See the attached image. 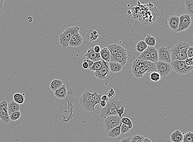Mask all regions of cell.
Returning a JSON list of instances; mask_svg holds the SVG:
<instances>
[{
	"mask_svg": "<svg viewBox=\"0 0 193 142\" xmlns=\"http://www.w3.org/2000/svg\"><path fill=\"white\" fill-rule=\"evenodd\" d=\"M126 105L125 102L121 100L112 98L108 100L107 105L101 110L100 117L102 119L113 115H118V110L124 106Z\"/></svg>",
	"mask_w": 193,
	"mask_h": 142,
	"instance_id": "obj_1",
	"label": "cell"
},
{
	"mask_svg": "<svg viewBox=\"0 0 193 142\" xmlns=\"http://www.w3.org/2000/svg\"><path fill=\"white\" fill-rule=\"evenodd\" d=\"M189 47V44L185 42H181L175 44L170 50L171 62L176 60L185 61L188 58L187 51Z\"/></svg>",
	"mask_w": 193,
	"mask_h": 142,
	"instance_id": "obj_2",
	"label": "cell"
},
{
	"mask_svg": "<svg viewBox=\"0 0 193 142\" xmlns=\"http://www.w3.org/2000/svg\"><path fill=\"white\" fill-rule=\"evenodd\" d=\"M79 103L85 111L88 112L95 111V106L93 100V93L90 91H85L79 98Z\"/></svg>",
	"mask_w": 193,
	"mask_h": 142,
	"instance_id": "obj_3",
	"label": "cell"
},
{
	"mask_svg": "<svg viewBox=\"0 0 193 142\" xmlns=\"http://www.w3.org/2000/svg\"><path fill=\"white\" fill-rule=\"evenodd\" d=\"M80 28L76 26L66 28L59 36V43L62 47L65 49L69 46V42L73 35Z\"/></svg>",
	"mask_w": 193,
	"mask_h": 142,
	"instance_id": "obj_4",
	"label": "cell"
},
{
	"mask_svg": "<svg viewBox=\"0 0 193 142\" xmlns=\"http://www.w3.org/2000/svg\"><path fill=\"white\" fill-rule=\"evenodd\" d=\"M170 64L173 70L180 74H188L193 69V66L187 65L184 61L176 60L171 62Z\"/></svg>",
	"mask_w": 193,
	"mask_h": 142,
	"instance_id": "obj_5",
	"label": "cell"
},
{
	"mask_svg": "<svg viewBox=\"0 0 193 142\" xmlns=\"http://www.w3.org/2000/svg\"><path fill=\"white\" fill-rule=\"evenodd\" d=\"M139 66L141 78L146 73L157 71L156 63L150 61H141L138 58L136 60Z\"/></svg>",
	"mask_w": 193,
	"mask_h": 142,
	"instance_id": "obj_6",
	"label": "cell"
},
{
	"mask_svg": "<svg viewBox=\"0 0 193 142\" xmlns=\"http://www.w3.org/2000/svg\"><path fill=\"white\" fill-rule=\"evenodd\" d=\"M121 119L118 115H113L107 117L104 123V127L106 132L108 133L112 129L120 125Z\"/></svg>",
	"mask_w": 193,
	"mask_h": 142,
	"instance_id": "obj_7",
	"label": "cell"
},
{
	"mask_svg": "<svg viewBox=\"0 0 193 142\" xmlns=\"http://www.w3.org/2000/svg\"><path fill=\"white\" fill-rule=\"evenodd\" d=\"M156 64L157 72L160 75L161 78L167 77L172 71L173 68L170 63L158 61Z\"/></svg>",
	"mask_w": 193,
	"mask_h": 142,
	"instance_id": "obj_8",
	"label": "cell"
},
{
	"mask_svg": "<svg viewBox=\"0 0 193 142\" xmlns=\"http://www.w3.org/2000/svg\"><path fill=\"white\" fill-rule=\"evenodd\" d=\"M191 17L187 14H182L180 16L179 24L176 32L181 33L188 30L191 26Z\"/></svg>",
	"mask_w": 193,
	"mask_h": 142,
	"instance_id": "obj_9",
	"label": "cell"
},
{
	"mask_svg": "<svg viewBox=\"0 0 193 142\" xmlns=\"http://www.w3.org/2000/svg\"><path fill=\"white\" fill-rule=\"evenodd\" d=\"M157 51L159 61L167 62L170 64L171 63V52L169 47L162 46L158 48Z\"/></svg>",
	"mask_w": 193,
	"mask_h": 142,
	"instance_id": "obj_10",
	"label": "cell"
},
{
	"mask_svg": "<svg viewBox=\"0 0 193 142\" xmlns=\"http://www.w3.org/2000/svg\"><path fill=\"white\" fill-rule=\"evenodd\" d=\"M110 72L109 63L102 60V68L98 71H95L94 75L96 78L101 80H103L109 77Z\"/></svg>",
	"mask_w": 193,
	"mask_h": 142,
	"instance_id": "obj_11",
	"label": "cell"
},
{
	"mask_svg": "<svg viewBox=\"0 0 193 142\" xmlns=\"http://www.w3.org/2000/svg\"><path fill=\"white\" fill-rule=\"evenodd\" d=\"M8 103L6 101L3 100L0 102V119L3 123H10V116L8 113Z\"/></svg>",
	"mask_w": 193,
	"mask_h": 142,
	"instance_id": "obj_12",
	"label": "cell"
},
{
	"mask_svg": "<svg viewBox=\"0 0 193 142\" xmlns=\"http://www.w3.org/2000/svg\"><path fill=\"white\" fill-rule=\"evenodd\" d=\"M128 58L126 50L123 47L114 58L111 59L110 61L118 62L124 66L127 63Z\"/></svg>",
	"mask_w": 193,
	"mask_h": 142,
	"instance_id": "obj_13",
	"label": "cell"
},
{
	"mask_svg": "<svg viewBox=\"0 0 193 142\" xmlns=\"http://www.w3.org/2000/svg\"><path fill=\"white\" fill-rule=\"evenodd\" d=\"M78 30L73 35L69 43V46L73 47H77L82 45L83 43V38L82 35Z\"/></svg>",
	"mask_w": 193,
	"mask_h": 142,
	"instance_id": "obj_14",
	"label": "cell"
},
{
	"mask_svg": "<svg viewBox=\"0 0 193 142\" xmlns=\"http://www.w3.org/2000/svg\"><path fill=\"white\" fill-rule=\"evenodd\" d=\"M86 59L90 60L94 62L102 60L100 53H96L94 51V48H89L84 56Z\"/></svg>",
	"mask_w": 193,
	"mask_h": 142,
	"instance_id": "obj_15",
	"label": "cell"
},
{
	"mask_svg": "<svg viewBox=\"0 0 193 142\" xmlns=\"http://www.w3.org/2000/svg\"><path fill=\"white\" fill-rule=\"evenodd\" d=\"M180 17L175 15H172L168 19V24L169 28L172 31H177L179 24Z\"/></svg>",
	"mask_w": 193,
	"mask_h": 142,
	"instance_id": "obj_16",
	"label": "cell"
},
{
	"mask_svg": "<svg viewBox=\"0 0 193 142\" xmlns=\"http://www.w3.org/2000/svg\"><path fill=\"white\" fill-rule=\"evenodd\" d=\"M123 47L122 46L115 44H110L108 46L107 48L110 52L111 59L114 58Z\"/></svg>",
	"mask_w": 193,
	"mask_h": 142,
	"instance_id": "obj_17",
	"label": "cell"
},
{
	"mask_svg": "<svg viewBox=\"0 0 193 142\" xmlns=\"http://www.w3.org/2000/svg\"><path fill=\"white\" fill-rule=\"evenodd\" d=\"M54 94L55 97L59 99H63L66 97L67 90L65 85H63L59 88L54 91Z\"/></svg>",
	"mask_w": 193,
	"mask_h": 142,
	"instance_id": "obj_18",
	"label": "cell"
},
{
	"mask_svg": "<svg viewBox=\"0 0 193 142\" xmlns=\"http://www.w3.org/2000/svg\"><path fill=\"white\" fill-rule=\"evenodd\" d=\"M184 136L183 133L180 130H175L170 134V140L172 142H182Z\"/></svg>",
	"mask_w": 193,
	"mask_h": 142,
	"instance_id": "obj_19",
	"label": "cell"
},
{
	"mask_svg": "<svg viewBox=\"0 0 193 142\" xmlns=\"http://www.w3.org/2000/svg\"><path fill=\"white\" fill-rule=\"evenodd\" d=\"M109 68L111 72L113 73L119 72L122 70L123 66L118 62H109Z\"/></svg>",
	"mask_w": 193,
	"mask_h": 142,
	"instance_id": "obj_20",
	"label": "cell"
},
{
	"mask_svg": "<svg viewBox=\"0 0 193 142\" xmlns=\"http://www.w3.org/2000/svg\"><path fill=\"white\" fill-rule=\"evenodd\" d=\"M8 107L9 116H10L13 113L19 111L20 109V104L14 101H12L8 103Z\"/></svg>",
	"mask_w": 193,
	"mask_h": 142,
	"instance_id": "obj_21",
	"label": "cell"
},
{
	"mask_svg": "<svg viewBox=\"0 0 193 142\" xmlns=\"http://www.w3.org/2000/svg\"><path fill=\"white\" fill-rule=\"evenodd\" d=\"M122 123L118 126L111 130L108 133V137L111 138H116L121 135V127Z\"/></svg>",
	"mask_w": 193,
	"mask_h": 142,
	"instance_id": "obj_22",
	"label": "cell"
},
{
	"mask_svg": "<svg viewBox=\"0 0 193 142\" xmlns=\"http://www.w3.org/2000/svg\"><path fill=\"white\" fill-rule=\"evenodd\" d=\"M187 14L193 18V0H184Z\"/></svg>",
	"mask_w": 193,
	"mask_h": 142,
	"instance_id": "obj_23",
	"label": "cell"
},
{
	"mask_svg": "<svg viewBox=\"0 0 193 142\" xmlns=\"http://www.w3.org/2000/svg\"><path fill=\"white\" fill-rule=\"evenodd\" d=\"M147 50L150 53L154 63H156L159 61L158 53L155 47H149L147 48Z\"/></svg>",
	"mask_w": 193,
	"mask_h": 142,
	"instance_id": "obj_24",
	"label": "cell"
},
{
	"mask_svg": "<svg viewBox=\"0 0 193 142\" xmlns=\"http://www.w3.org/2000/svg\"><path fill=\"white\" fill-rule=\"evenodd\" d=\"M100 53L102 60L108 63L110 61L111 54L107 48L104 47L101 49Z\"/></svg>",
	"mask_w": 193,
	"mask_h": 142,
	"instance_id": "obj_25",
	"label": "cell"
},
{
	"mask_svg": "<svg viewBox=\"0 0 193 142\" xmlns=\"http://www.w3.org/2000/svg\"><path fill=\"white\" fill-rule=\"evenodd\" d=\"M63 85V82L61 80L55 79L51 83L49 88L51 90L54 92L59 88Z\"/></svg>",
	"mask_w": 193,
	"mask_h": 142,
	"instance_id": "obj_26",
	"label": "cell"
},
{
	"mask_svg": "<svg viewBox=\"0 0 193 142\" xmlns=\"http://www.w3.org/2000/svg\"><path fill=\"white\" fill-rule=\"evenodd\" d=\"M141 61H150L152 62H153L152 58L151 55H150V53L148 51L147 49L143 51V52L141 53L139 56L138 58Z\"/></svg>",
	"mask_w": 193,
	"mask_h": 142,
	"instance_id": "obj_27",
	"label": "cell"
},
{
	"mask_svg": "<svg viewBox=\"0 0 193 142\" xmlns=\"http://www.w3.org/2000/svg\"><path fill=\"white\" fill-rule=\"evenodd\" d=\"M86 37L90 42H92L97 39L99 37V35L97 34L96 30H91L87 33Z\"/></svg>",
	"mask_w": 193,
	"mask_h": 142,
	"instance_id": "obj_28",
	"label": "cell"
},
{
	"mask_svg": "<svg viewBox=\"0 0 193 142\" xmlns=\"http://www.w3.org/2000/svg\"><path fill=\"white\" fill-rule=\"evenodd\" d=\"M148 45L144 41H139L136 45V50L139 53H142L148 48Z\"/></svg>",
	"mask_w": 193,
	"mask_h": 142,
	"instance_id": "obj_29",
	"label": "cell"
},
{
	"mask_svg": "<svg viewBox=\"0 0 193 142\" xmlns=\"http://www.w3.org/2000/svg\"><path fill=\"white\" fill-rule=\"evenodd\" d=\"M145 42L149 47H155L156 45V39L151 35H148L145 39Z\"/></svg>",
	"mask_w": 193,
	"mask_h": 142,
	"instance_id": "obj_30",
	"label": "cell"
},
{
	"mask_svg": "<svg viewBox=\"0 0 193 142\" xmlns=\"http://www.w3.org/2000/svg\"><path fill=\"white\" fill-rule=\"evenodd\" d=\"M102 60L101 61H98L94 62L92 66L89 69V70L94 71H98L102 68Z\"/></svg>",
	"mask_w": 193,
	"mask_h": 142,
	"instance_id": "obj_31",
	"label": "cell"
},
{
	"mask_svg": "<svg viewBox=\"0 0 193 142\" xmlns=\"http://www.w3.org/2000/svg\"><path fill=\"white\" fill-rule=\"evenodd\" d=\"M182 142H193V133L189 131L183 135Z\"/></svg>",
	"mask_w": 193,
	"mask_h": 142,
	"instance_id": "obj_32",
	"label": "cell"
},
{
	"mask_svg": "<svg viewBox=\"0 0 193 142\" xmlns=\"http://www.w3.org/2000/svg\"><path fill=\"white\" fill-rule=\"evenodd\" d=\"M150 79L153 82H157L161 79V77L160 74L157 71H153L150 74Z\"/></svg>",
	"mask_w": 193,
	"mask_h": 142,
	"instance_id": "obj_33",
	"label": "cell"
},
{
	"mask_svg": "<svg viewBox=\"0 0 193 142\" xmlns=\"http://www.w3.org/2000/svg\"><path fill=\"white\" fill-rule=\"evenodd\" d=\"M101 97H102V95L98 94L96 91H95L94 93H93V100L95 106L96 104H99L100 102L102 100Z\"/></svg>",
	"mask_w": 193,
	"mask_h": 142,
	"instance_id": "obj_34",
	"label": "cell"
},
{
	"mask_svg": "<svg viewBox=\"0 0 193 142\" xmlns=\"http://www.w3.org/2000/svg\"><path fill=\"white\" fill-rule=\"evenodd\" d=\"M121 122L122 124H126V125L129 126L131 130L132 129L133 124L129 118H127V117H123L121 118Z\"/></svg>",
	"mask_w": 193,
	"mask_h": 142,
	"instance_id": "obj_35",
	"label": "cell"
},
{
	"mask_svg": "<svg viewBox=\"0 0 193 142\" xmlns=\"http://www.w3.org/2000/svg\"><path fill=\"white\" fill-rule=\"evenodd\" d=\"M21 116V113L19 111L13 113L10 116V120L12 121H16L20 118Z\"/></svg>",
	"mask_w": 193,
	"mask_h": 142,
	"instance_id": "obj_36",
	"label": "cell"
},
{
	"mask_svg": "<svg viewBox=\"0 0 193 142\" xmlns=\"http://www.w3.org/2000/svg\"><path fill=\"white\" fill-rule=\"evenodd\" d=\"M144 138V136L141 135H135L132 138L131 142H142Z\"/></svg>",
	"mask_w": 193,
	"mask_h": 142,
	"instance_id": "obj_37",
	"label": "cell"
},
{
	"mask_svg": "<svg viewBox=\"0 0 193 142\" xmlns=\"http://www.w3.org/2000/svg\"><path fill=\"white\" fill-rule=\"evenodd\" d=\"M131 130L128 125L124 124H121V134L123 135L125 134L126 133L129 132Z\"/></svg>",
	"mask_w": 193,
	"mask_h": 142,
	"instance_id": "obj_38",
	"label": "cell"
},
{
	"mask_svg": "<svg viewBox=\"0 0 193 142\" xmlns=\"http://www.w3.org/2000/svg\"><path fill=\"white\" fill-rule=\"evenodd\" d=\"M116 95L114 90L113 88H111L110 89V90L107 93V96L109 98L112 99L114 98Z\"/></svg>",
	"mask_w": 193,
	"mask_h": 142,
	"instance_id": "obj_39",
	"label": "cell"
},
{
	"mask_svg": "<svg viewBox=\"0 0 193 142\" xmlns=\"http://www.w3.org/2000/svg\"><path fill=\"white\" fill-rule=\"evenodd\" d=\"M187 55L188 58L191 57L193 56V47L189 46L188 48L187 51Z\"/></svg>",
	"mask_w": 193,
	"mask_h": 142,
	"instance_id": "obj_40",
	"label": "cell"
},
{
	"mask_svg": "<svg viewBox=\"0 0 193 142\" xmlns=\"http://www.w3.org/2000/svg\"><path fill=\"white\" fill-rule=\"evenodd\" d=\"M25 98L24 94H22V95L19 97V98L17 100V101L16 102L18 103L19 104H23L24 102Z\"/></svg>",
	"mask_w": 193,
	"mask_h": 142,
	"instance_id": "obj_41",
	"label": "cell"
},
{
	"mask_svg": "<svg viewBox=\"0 0 193 142\" xmlns=\"http://www.w3.org/2000/svg\"><path fill=\"white\" fill-rule=\"evenodd\" d=\"M126 105L122 107L121 109H119L118 110V114L119 116L120 117H121V118H122V114L124 113L125 111V108Z\"/></svg>",
	"mask_w": 193,
	"mask_h": 142,
	"instance_id": "obj_42",
	"label": "cell"
},
{
	"mask_svg": "<svg viewBox=\"0 0 193 142\" xmlns=\"http://www.w3.org/2000/svg\"><path fill=\"white\" fill-rule=\"evenodd\" d=\"M22 94L20 93H16L13 96V99L14 101L16 102L17 100L19 98V97L22 95Z\"/></svg>",
	"mask_w": 193,
	"mask_h": 142,
	"instance_id": "obj_43",
	"label": "cell"
},
{
	"mask_svg": "<svg viewBox=\"0 0 193 142\" xmlns=\"http://www.w3.org/2000/svg\"><path fill=\"white\" fill-rule=\"evenodd\" d=\"M94 48V51H95L96 53H100V52L101 49V47L99 45H96L95 46Z\"/></svg>",
	"mask_w": 193,
	"mask_h": 142,
	"instance_id": "obj_44",
	"label": "cell"
},
{
	"mask_svg": "<svg viewBox=\"0 0 193 142\" xmlns=\"http://www.w3.org/2000/svg\"><path fill=\"white\" fill-rule=\"evenodd\" d=\"M82 67H83V68L84 69H89V65L87 62L86 61L85 59L83 61V64H82Z\"/></svg>",
	"mask_w": 193,
	"mask_h": 142,
	"instance_id": "obj_45",
	"label": "cell"
},
{
	"mask_svg": "<svg viewBox=\"0 0 193 142\" xmlns=\"http://www.w3.org/2000/svg\"><path fill=\"white\" fill-rule=\"evenodd\" d=\"M107 103V102L106 101L101 100L99 104V106L101 108H104V107H105L106 106Z\"/></svg>",
	"mask_w": 193,
	"mask_h": 142,
	"instance_id": "obj_46",
	"label": "cell"
},
{
	"mask_svg": "<svg viewBox=\"0 0 193 142\" xmlns=\"http://www.w3.org/2000/svg\"><path fill=\"white\" fill-rule=\"evenodd\" d=\"M131 138H124L120 141L119 142H131Z\"/></svg>",
	"mask_w": 193,
	"mask_h": 142,
	"instance_id": "obj_47",
	"label": "cell"
},
{
	"mask_svg": "<svg viewBox=\"0 0 193 142\" xmlns=\"http://www.w3.org/2000/svg\"><path fill=\"white\" fill-rule=\"evenodd\" d=\"M85 60L87 62V63H88V64H89V69L93 65V64L94 62L91 60H88L87 59H85Z\"/></svg>",
	"mask_w": 193,
	"mask_h": 142,
	"instance_id": "obj_48",
	"label": "cell"
},
{
	"mask_svg": "<svg viewBox=\"0 0 193 142\" xmlns=\"http://www.w3.org/2000/svg\"><path fill=\"white\" fill-rule=\"evenodd\" d=\"M101 99L102 100L104 101H107L109 100V97L106 95H103V96L101 97Z\"/></svg>",
	"mask_w": 193,
	"mask_h": 142,
	"instance_id": "obj_49",
	"label": "cell"
},
{
	"mask_svg": "<svg viewBox=\"0 0 193 142\" xmlns=\"http://www.w3.org/2000/svg\"><path fill=\"white\" fill-rule=\"evenodd\" d=\"M4 0H0V11L3 9Z\"/></svg>",
	"mask_w": 193,
	"mask_h": 142,
	"instance_id": "obj_50",
	"label": "cell"
},
{
	"mask_svg": "<svg viewBox=\"0 0 193 142\" xmlns=\"http://www.w3.org/2000/svg\"><path fill=\"white\" fill-rule=\"evenodd\" d=\"M152 142V141L151 140L149 139V138H145L144 137V139H143V142Z\"/></svg>",
	"mask_w": 193,
	"mask_h": 142,
	"instance_id": "obj_51",
	"label": "cell"
},
{
	"mask_svg": "<svg viewBox=\"0 0 193 142\" xmlns=\"http://www.w3.org/2000/svg\"><path fill=\"white\" fill-rule=\"evenodd\" d=\"M192 61V62L193 66V56L191 57H190Z\"/></svg>",
	"mask_w": 193,
	"mask_h": 142,
	"instance_id": "obj_52",
	"label": "cell"
}]
</instances>
